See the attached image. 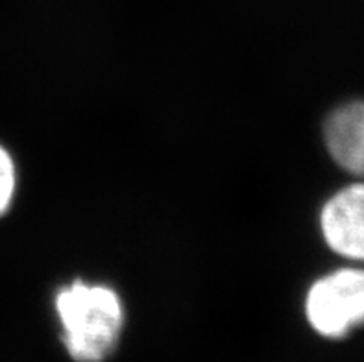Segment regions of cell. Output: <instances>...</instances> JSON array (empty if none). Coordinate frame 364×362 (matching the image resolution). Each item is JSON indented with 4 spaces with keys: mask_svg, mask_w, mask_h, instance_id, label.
<instances>
[{
    "mask_svg": "<svg viewBox=\"0 0 364 362\" xmlns=\"http://www.w3.org/2000/svg\"><path fill=\"white\" fill-rule=\"evenodd\" d=\"M54 309L65 349L76 362H100L115 349L124 307L111 287L76 280L58 290Z\"/></svg>",
    "mask_w": 364,
    "mask_h": 362,
    "instance_id": "1",
    "label": "cell"
},
{
    "mask_svg": "<svg viewBox=\"0 0 364 362\" xmlns=\"http://www.w3.org/2000/svg\"><path fill=\"white\" fill-rule=\"evenodd\" d=\"M305 316L322 336L348 335L364 321V270L341 268L311 284Z\"/></svg>",
    "mask_w": 364,
    "mask_h": 362,
    "instance_id": "2",
    "label": "cell"
},
{
    "mask_svg": "<svg viewBox=\"0 0 364 362\" xmlns=\"http://www.w3.org/2000/svg\"><path fill=\"white\" fill-rule=\"evenodd\" d=\"M320 228L333 252L364 261V183L350 185L329 198L320 213Z\"/></svg>",
    "mask_w": 364,
    "mask_h": 362,
    "instance_id": "3",
    "label": "cell"
},
{
    "mask_svg": "<svg viewBox=\"0 0 364 362\" xmlns=\"http://www.w3.org/2000/svg\"><path fill=\"white\" fill-rule=\"evenodd\" d=\"M326 147L342 169L364 179V102H350L326 120Z\"/></svg>",
    "mask_w": 364,
    "mask_h": 362,
    "instance_id": "4",
    "label": "cell"
},
{
    "mask_svg": "<svg viewBox=\"0 0 364 362\" xmlns=\"http://www.w3.org/2000/svg\"><path fill=\"white\" fill-rule=\"evenodd\" d=\"M15 191H17L15 161L4 147H0V216L8 211L14 202Z\"/></svg>",
    "mask_w": 364,
    "mask_h": 362,
    "instance_id": "5",
    "label": "cell"
}]
</instances>
